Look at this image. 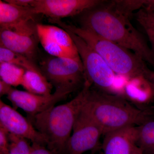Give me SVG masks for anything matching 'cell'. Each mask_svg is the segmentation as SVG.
Wrapping results in <instances>:
<instances>
[{
	"label": "cell",
	"instance_id": "cell-7",
	"mask_svg": "<svg viewBox=\"0 0 154 154\" xmlns=\"http://www.w3.org/2000/svg\"><path fill=\"white\" fill-rule=\"evenodd\" d=\"M35 20L0 27V46L35 62L39 43Z\"/></svg>",
	"mask_w": 154,
	"mask_h": 154
},
{
	"label": "cell",
	"instance_id": "cell-29",
	"mask_svg": "<svg viewBox=\"0 0 154 154\" xmlns=\"http://www.w3.org/2000/svg\"><path fill=\"white\" fill-rule=\"evenodd\" d=\"M131 154H144L138 147L136 146Z\"/></svg>",
	"mask_w": 154,
	"mask_h": 154
},
{
	"label": "cell",
	"instance_id": "cell-14",
	"mask_svg": "<svg viewBox=\"0 0 154 154\" xmlns=\"http://www.w3.org/2000/svg\"><path fill=\"white\" fill-rule=\"evenodd\" d=\"M122 96L135 105L142 106L154 97V89L144 76H138L128 79Z\"/></svg>",
	"mask_w": 154,
	"mask_h": 154
},
{
	"label": "cell",
	"instance_id": "cell-16",
	"mask_svg": "<svg viewBox=\"0 0 154 154\" xmlns=\"http://www.w3.org/2000/svg\"><path fill=\"white\" fill-rule=\"evenodd\" d=\"M21 86L27 92L43 96L51 95L53 88L42 73L30 71H25Z\"/></svg>",
	"mask_w": 154,
	"mask_h": 154
},
{
	"label": "cell",
	"instance_id": "cell-9",
	"mask_svg": "<svg viewBox=\"0 0 154 154\" xmlns=\"http://www.w3.org/2000/svg\"><path fill=\"white\" fill-rule=\"evenodd\" d=\"M39 43L49 55L82 61L71 36L59 26L36 25Z\"/></svg>",
	"mask_w": 154,
	"mask_h": 154
},
{
	"label": "cell",
	"instance_id": "cell-24",
	"mask_svg": "<svg viewBox=\"0 0 154 154\" xmlns=\"http://www.w3.org/2000/svg\"><path fill=\"white\" fill-rule=\"evenodd\" d=\"M7 2L22 8H32L34 0H5Z\"/></svg>",
	"mask_w": 154,
	"mask_h": 154
},
{
	"label": "cell",
	"instance_id": "cell-15",
	"mask_svg": "<svg viewBox=\"0 0 154 154\" xmlns=\"http://www.w3.org/2000/svg\"><path fill=\"white\" fill-rule=\"evenodd\" d=\"M36 16L32 8H22L0 1V27L35 20Z\"/></svg>",
	"mask_w": 154,
	"mask_h": 154
},
{
	"label": "cell",
	"instance_id": "cell-1",
	"mask_svg": "<svg viewBox=\"0 0 154 154\" xmlns=\"http://www.w3.org/2000/svg\"><path fill=\"white\" fill-rule=\"evenodd\" d=\"M80 16L81 27L129 50L154 68V54L144 36L114 1H104Z\"/></svg>",
	"mask_w": 154,
	"mask_h": 154
},
{
	"label": "cell",
	"instance_id": "cell-2",
	"mask_svg": "<svg viewBox=\"0 0 154 154\" xmlns=\"http://www.w3.org/2000/svg\"><path fill=\"white\" fill-rule=\"evenodd\" d=\"M84 108L104 135L126 127L139 126L154 116L151 110L136 107L122 96L95 90L92 86Z\"/></svg>",
	"mask_w": 154,
	"mask_h": 154
},
{
	"label": "cell",
	"instance_id": "cell-21",
	"mask_svg": "<svg viewBox=\"0 0 154 154\" xmlns=\"http://www.w3.org/2000/svg\"><path fill=\"white\" fill-rule=\"evenodd\" d=\"M137 21L142 27L154 26V11L141 9L134 14Z\"/></svg>",
	"mask_w": 154,
	"mask_h": 154
},
{
	"label": "cell",
	"instance_id": "cell-4",
	"mask_svg": "<svg viewBox=\"0 0 154 154\" xmlns=\"http://www.w3.org/2000/svg\"><path fill=\"white\" fill-rule=\"evenodd\" d=\"M49 21L65 30L71 31L83 39L103 58L116 74L128 79L144 75L148 68L146 63L129 50L86 28L67 24L58 19Z\"/></svg>",
	"mask_w": 154,
	"mask_h": 154
},
{
	"label": "cell",
	"instance_id": "cell-23",
	"mask_svg": "<svg viewBox=\"0 0 154 154\" xmlns=\"http://www.w3.org/2000/svg\"><path fill=\"white\" fill-rule=\"evenodd\" d=\"M30 154H54L51 151L44 146L37 143H32Z\"/></svg>",
	"mask_w": 154,
	"mask_h": 154
},
{
	"label": "cell",
	"instance_id": "cell-27",
	"mask_svg": "<svg viewBox=\"0 0 154 154\" xmlns=\"http://www.w3.org/2000/svg\"><path fill=\"white\" fill-rule=\"evenodd\" d=\"M144 76L151 83L154 89V71L151 70L147 68L146 69Z\"/></svg>",
	"mask_w": 154,
	"mask_h": 154
},
{
	"label": "cell",
	"instance_id": "cell-28",
	"mask_svg": "<svg viewBox=\"0 0 154 154\" xmlns=\"http://www.w3.org/2000/svg\"><path fill=\"white\" fill-rule=\"evenodd\" d=\"M142 8L149 11H154V0H142Z\"/></svg>",
	"mask_w": 154,
	"mask_h": 154
},
{
	"label": "cell",
	"instance_id": "cell-26",
	"mask_svg": "<svg viewBox=\"0 0 154 154\" xmlns=\"http://www.w3.org/2000/svg\"><path fill=\"white\" fill-rule=\"evenodd\" d=\"M13 87L1 80L0 81V96H8L13 89Z\"/></svg>",
	"mask_w": 154,
	"mask_h": 154
},
{
	"label": "cell",
	"instance_id": "cell-20",
	"mask_svg": "<svg viewBox=\"0 0 154 154\" xmlns=\"http://www.w3.org/2000/svg\"><path fill=\"white\" fill-rule=\"evenodd\" d=\"M8 154H30L32 146L25 138L9 133Z\"/></svg>",
	"mask_w": 154,
	"mask_h": 154
},
{
	"label": "cell",
	"instance_id": "cell-11",
	"mask_svg": "<svg viewBox=\"0 0 154 154\" xmlns=\"http://www.w3.org/2000/svg\"><path fill=\"white\" fill-rule=\"evenodd\" d=\"M0 125L9 133L25 138L32 142L46 146L45 138L33 126L28 118H25L15 108L0 100Z\"/></svg>",
	"mask_w": 154,
	"mask_h": 154
},
{
	"label": "cell",
	"instance_id": "cell-19",
	"mask_svg": "<svg viewBox=\"0 0 154 154\" xmlns=\"http://www.w3.org/2000/svg\"><path fill=\"white\" fill-rule=\"evenodd\" d=\"M25 70L15 65L0 62L1 80L14 87L22 85Z\"/></svg>",
	"mask_w": 154,
	"mask_h": 154
},
{
	"label": "cell",
	"instance_id": "cell-13",
	"mask_svg": "<svg viewBox=\"0 0 154 154\" xmlns=\"http://www.w3.org/2000/svg\"><path fill=\"white\" fill-rule=\"evenodd\" d=\"M137 126L126 127L105 135L102 154H131L136 146Z\"/></svg>",
	"mask_w": 154,
	"mask_h": 154
},
{
	"label": "cell",
	"instance_id": "cell-8",
	"mask_svg": "<svg viewBox=\"0 0 154 154\" xmlns=\"http://www.w3.org/2000/svg\"><path fill=\"white\" fill-rule=\"evenodd\" d=\"M102 135V128L83 107L76 119L67 146L66 154H83L88 151L96 152L101 149Z\"/></svg>",
	"mask_w": 154,
	"mask_h": 154
},
{
	"label": "cell",
	"instance_id": "cell-25",
	"mask_svg": "<svg viewBox=\"0 0 154 154\" xmlns=\"http://www.w3.org/2000/svg\"><path fill=\"white\" fill-rule=\"evenodd\" d=\"M143 28L150 42L151 48L154 54V26H146Z\"/></svg>",
	"mask_w": 154,
	"mask_h": 154
},
{
	"label": "cell",
	"instance_id": "cell-5",
	"mask_svg": "<svg viewBox=\"0 0 154 154\" xmlns=\"http://www.w3.org/2000/svg\"><path fill=\"white\" fill-rule=\"evenodd\" d=\"M38 66L57 93L68 96L86 81L82 61L49 55L41 60Z\"/></svg>",
	"mask_w": 154,
	"mask_h": 154
},
{
	"label": "cell",
	"instance_id": "cell-22",
	"mask_svg": "<svg viewBox=\"0 0 154 154\" xmlns=\"http://www.w3.org/2000/svg\"><path fill=\"white\" fill-rule=\"evenodd\" d=\"M9 133L0 125V154H8Z\"/></svg>",
	"mask_w": 154,
	"mask_h": 154
},
{
	"label": "cell",
	"instance_id": "cell-12",
	"mask_svg": "<svg viewBox=\"0 0 154 154\" xmlns=\"http://www.w3.org/2000/svg\"><path fill=\"white\" fill-rule=\"evenodd\" d=\"M67 96L55 92L49 96L36 95L14 88L7 97L14 107L24 110L30 119L55 106Z\"/></svg>",
	"mask_w": 154,
	"mask_h": 154
},
{
	"label": "cell",
	"instance_id": "cell-6",
	"mask_svg": "<svg viewBox=\"0 0 154 154\" xmlns=\"http://www.w3.org/2000/svg\"><path fill=\"white\" fill-rule=\"evenodd\" d=\"M71 36L78 49L83 64L86 81L97 90L112 94L116 76L103 58L87 43L71 31Z\"/></svg>",
	"mask_w": 154,
	"mask_h": 154
},
{
	"label": "cell",
	"instance_id": "cell-17",
	"mask_svg": "<svg viewBox=\"0 0 154 154\" xmlns=\"http://www.w3.org/2000/svg\"><path fill=\"white\" fill-rule=\"evenodd\" d=\"M137 127V146L144 154H154V116Z\"/></svg>",
	"mask_w": 154,
	"mask_h": 154
},
{
	"label": "cell",
	"instance_id": "cell-18",
	"mask_svg": "<svg viewBox=\"0 0 154 154\" xmlns=\"http://www.w3.org/2000/svg\"><path fill=\"white\" fill-rule=\"evenodd\" d=\"M0 62L13 64L25 71L42 72L38 66L28 57L0 46Z\"/></svg>",
	"mask_w": 154,
	"mask_h": 154
},
{
	"label": "cell",
	"instance_id": "cell-3",
	"mask_svg": "<svg viewBox=\"0 0 154 154\" xmlns=\"http://www.w3.org/2000/svg\"><path fill=\"white\" fill-rule=\"evenodd\" d=\"M92 85L85 81L74 98L65 104L53 106L29 119L47 143L54 154H66L68 143L76 119L85 105Z\"/></svg>",
	"mask_w": 154,
	"mask_h": 154
},
{
	"label": "cell",
	"instance_id": "cell-10",
	"mask_svg": "<svg viewBox=\"0 0 154 154\" xmlns=\"http://www.w3.org/2000/svg\"><path fill=\"white\" fill-rule=\"evenodd\" d=\"M103 2L101 0H34L32 9L36 15H44L49 20H61L81 15Z\"/></svg>",
	"mask_w": 154,
	"mask_h": 154
}]
</instances>
